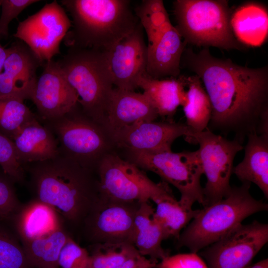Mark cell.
Here are the masks:
<instances>
[{
    "label": "cell",
    "instance_id": "obj_21",
    "mask_svg": "<svg viewBox=\"0 0 268 268\" xmlns=\"http://www.w3.org/2000/svg\"><path fill=\"white\" fill-rule=\"evenodd\" d=\"M12 218L21 242L39 238L63 228L62 218L56 210L35 199L22 205Z\"/></svg>",
    "mask_w": 268,
    "mask_h": 268
},
{
    "label": "cell",
    "instance_id": "obj_2",
    "mask_svg": "<svg viewBox=\"0 0 268 268\" xmlns=\"http://www.w3.org/2000/svg\"><path fill=\"white\" fill-rule=\"evenodd\" d=\"M34 199L53 207L63 219H85L99 198L94 171L60 152L56 157L24 166Z\"/></svg>",
    "mask_w": 268,
    "mask_h": 268
},
{
    "label": "cell",
    "instance_id": "obj_20",
    "mask_svg": "<svg viewBox=\"0 0 268 268\" xmlns=\"http://www.w3.org/2000/svg\"><path fill=\"white\" fill-rule=\"evenodd\" d=\"M174 26L155 43L147 47L146 75L156 79L178 77L186 45Z\"/></svg>",
    "mask_w": 268,
    "mask_h": 268
},
{
    "label": "cell",
    "instance_id": "obj_29",
    "mask_svg": "<svg viewBox=\"0 0 268 268\" xmlns=\"http://www.w3.org/2000/svg\"><path fill=\"white\" fill-rule=\"evenodd\" d=\"M135 12L145 31L148 42L147 46L157 42L173 26L162 0H142Z\"/></svg>",
    "mask_w": 268,
    "mask_h": 268
},
{
    "label": "cell",
    "instance_id": "obj_5",
    "mask_svg": "<svg viewBox=\"0 0 268 268\" xmlns=\"http://www.w3.org/2000/svg\"><path fill=\"white\" fill-rule=\"evenodd\" d=\"M57 63L76 92L83 112L105 127L106 110L114 88L105 52L70 47Z\"/></svg>",
    "mask_w": 268,
    "mask_h": 268
},
{
    "label": "cell",
    "instance_id": "obj_37",
    "mask_svg": "<svg viewBox=\"0 0 268 268\" xmlns=\"http://www.w3.org/2000/svg\"><path fill=\"white\" fill-rule=\"evenodd\" d=\"M155 268H208L197 253L168 256L158 262Z\"/></svg>",
    "mask_w": 268,
    "mask_h": 268
},
{
    "label": "cell",
    "instance_id": "obj_11",
    "mask_svg": "<svg viewBox=\"0 0 268 268\" xmlns=\"http://www.w3.org/2000/svg\"><path fill=\"white\" fill-rule=\"evenodd\" d=\"M71 26L56 0L19 23L14 37L24 43L43 63L60 53V45Z\"/></svg>",
    "mask_w": 268,
    "mask_h": 268
},
{
    "label": "cell",
    "instance_id": "obj_12",
    "mask_svg": "<svg viewBox=\"0 0 268 268\" xmlns=\"http://www.w3.org/2000/svg\"><path fill=\"white\" fill-rule=\"evenodd\" d=\"M268 241V225L257 220L241 224L204 248L208 268H246Z\"/></svg>",
    "mask_w": 268,
    "mask_h": 268
},
{
    "label": "cell",
    "instance_id": "obj_7",
    "mask_svg": "<svg viewBox=\"0 0 268 268\" xmlns=\"http://www.w3.org/2000/svg\"><path fill=\"white\" fill-rule=\"evenodd\" d=\"M41 123L55 135L61 153L94 172L115 146L106 128L88 116L78 103L64 116Z\"/></svg>",
    "mask_w": 268,
    "mask_h": 268
},
{
    "label": "cell",
    "instance_id": "obj_26",
    "mask_svg": "<svg viewBox=\"0 0 268 268\" xmlns=\"http://www.w3.org/2000/svg\"><path fill=\"white\" fill-rule=\"evenodd\" d=\"M186 101L182 106L186 125L191 132H200L208 127L211 116L210 102L200 78L186 77Z\"/></svg>",
    "mask_w": 268,
    "mask_h": 268
},
{
    "label": "cell",
    "instance_id": "obj_17",
    "mask_svg": "<svg viewBox=\"0 0 268 268\" xmlns=\"http://www.w3.org/2000/svg\"><path fill=\"white\" fill-rule=\"evenodd\" d=\"M3 71L0 73V96L22 101L30 99L42 63L23 42L16 41L6 49Z\"/></svg>",
    "mask_w": 268,
    "mask_h": 268
},
{
    "label": "cell",
    "instance_id": "obj_34",
    "mask_svg": "<svg viewBox=\"0 0 268 268\" xmlns=\"http://www.w3.org/2000/svg\"><path fill=\"white\" fill-rule=\"evenodd\" d=\"M90 256L87 251L70 237L63 247L58 260L61 268H89Z\"/></svg>",
    "mask_w": 268,
    "mask_h": 268
},
{
    "label": "cell",
    "instance_id": "obj_15",
    "mask_svg": "<svg viewBox=\"0 0 268 268\" xmlns=\"http://www.w3.org/2000/svg\"><path fill=\"white\" fill-rule=\"evenodd\" d=\"M139 204L108 201L99 198L85 218L91 238L98 243H132L134 220Z\"/></svg>",
    "mask_w": 268,
    "mask_h": 268
},
{
    "label": "cell",
    "instance_id": "obj_4",
    "mask_svg": "<svg viewBox=\"0 0 268 268\" xmlns=\"http://www.w3.org/2000/svg\"><path fill=\"white\" fill-rule=\"evenodd\" d=\"M251 184L243 182L232 187L224 198L199 209L180 234L177 247L197 253L226 236L248 216L267 210L268 204L250 194Z\"/></svg>",
    "mask_w": 268,
    "mask_h": 268
},
{
    "label": "cell",
    "instance_id": "obj_36",
    "mask_svg": "<svg viewBox=\"0 0 268 268\" xmlns=\"http://www.w3.org/2000/svg\"><path fill=\"white\" fill-rule=\"evenodd\" d=\"M1 13L0 17V37L8 34L9 23L27 7L39 1L36 0H0Z\"/></svg>",
    "mask_w": 268,
    "mask_h": 268
},
{
    "label": "cell",
    "instance_id": "obj_33",
    "mask_svg": "<svg viewBox=\"0 0 268 268\" xmlns=\"http://www.w3.org/2000/svg\"><path fill=\"white\" fill-rule=\"evenodd\" d=\"M0 166L14 182L23 184L25 170L18 161L13 141L0 132Z\"/></svg>",
    "mask_w": 268,
    "mask_h": 268
},
{
    "label": "cell",
    "instance_id": "obj_9",
    "mask_svg": "<svg viewBox=\"0 0 268 268\" xmlns=\"http://www.w3.org/2000/svg\"><path fill=\"white\" fill-rule=\"evenodd\" d=\"M127 158L140 169L158 175L181 194L179 202L192 208L198 202L204 205L201 178L203 174L198 150L173 152L172 150L144 152L127 150Z\"/></svg>",
    "mask_w": 268,
    "mask_h": 268
},
{
    "label": "cell",
    "instance_id": "obj_31",
    "mask_svg": "<svg viewBox=\"0 0 268 268\" xmlns=\"http://www.w3.org/2000/svg\"><path fill=\"white\" fill-rule=\"evenodd\" d=\"M139 254L130 242H103L96 244L90 256L89 268H117Z\"/></svg>",
    "mask_w": 268,
    "mask_h": 268
},
{
    "label": "cell",
    "instance_id": "obj_14",
    "mask_svg": "<svg viewBox=\"0 0 268 268\" xmlns=\"http://www.w3.org/2000/svg\"><path fill=\"white\" fill-rule=\"evenodd\" d=\"M105 53L115 88L134 91L139 77L146 74L147 47L141 24Z\"/></svg>",
    "mask_w": 268,
    "mask_h": 268
},
{
    "label": "cell",
    "instance_id": "obj_22",
    "mask_svg": "<svg viewBox=\"0 0 268 268\" xmlns=\"http://www.w3.org/2000/svg\"><path fill=\"white\" fill-rule=\"evenodd\" d=\"M242 161L233 168L234 173L242 183L257 185L268 198V134H253L247 136Z\"/></svg>",
    "mask_w": 268,
    "mask_h": 268
},
{
    "label": "cell",
    "instance_id": "obj_6",
    "mask_svg": "<svg viewBox=\"0 0 268 268\" xmlns=\"http://www.w3.org/2000/svg\"><path fill=\"white\" fill-rule=\"evenodd\" d=\"M175 27L184 42L225 50L243 49L230 25L232 11L226 0H176Z\"/></svg>",
    "mask_w": 268,
    "mask_h": 268
},
{
    "label": "cell",
    "instance_id": "obj_30",
    "mask_svg": "<svg viewBox=\"0 0 268 268\" xmlns=\"http://www.w3.org/2000/svg\"><path fill=\"white\" fill-rule=\"evenodd\" d=\"M36 117L23 101L13 97L0 96V132L10 139Z\"/></svg>",
    "mask_w": 268,
    "mask_h": 268
},
{
    "label": "cell",
    "instance_id": "obj_16",
    "mask_svg": "<svg viewBox=\"0 0 268 268\" xmlns=\"http://www.w3.org/2000/svg\"><path fill=\"white\" fill-rule=\"evenodd\" d=\"M184 123L143 121L113 134L115 146L127 150L158 152L171 150L173 142L189 132Z\"/></svg>",
    "mask_w": 268,
    "mask_h": 268
},
{
    "label": "cell",
    "instance_id": "obj_35",
    "mask_svg": "<svg viewBox=\"0 0 268 268\" xmlns=\"http://www.w3.org/2000/svg\"><path fill=\"white\" fill-rule=\"evenodd\" d=\"M14 182L4 172L0 173V218H13L21 207L15 193Z\"/></svg>",
    "mask_w": 268,
    "mask_h": 268
},
{
    "label": "cell",
    "instance_id": "obj_23",
    "mask_svg": "<svg viewBox=\"0 0 268 268\" xmlns=\"http://www.w3.org/2000/svg\"><path fill=\"white\" fill-rule=\"evenodd\" d=\"M230 25L235 39L242 45L259 47L267 40L268 13L258 2H247L232 13Z\"/></svg>",
    "mask_w": 268,
    "mask_h": 268
},
{
    "label": "cell",
    "instance_id": "obj_10",
    "mask_svg": "<svg viewBox=\"0 0 268 268\" xmlns=\"http://www.w3.org/2000/svg\"><path fill=\"white\" fill-rule=\"evenodd\" d=\"M185 138L188 142L199 145L197 150L206 178L203 188V206L224 198L232 188L230 180L233 173L234 160L244 146L236 140L228 139L208 129L190 132Z\"/></svg>",
    "mask_w": 268,
    "mask_h": 268
},
{
    "label": "cell",
    "instance_id": "obj_42",
    "mask_svg": "<svg viewBox=\"0 0 268 268\" xmlns=\"http://www.w3.org/2000/svg\"></svg>",
    "mask_w": 268,
    "mask_h": 268
},
{
    "label": "cell",
    "instance_id": "obj_1",
    "mask_svg": "<svg viewBox=\"0 0 268 268\" xmlns=\"http://www.w3.org/2000/svg\"><path fill=\"white\" fill-rule=\"evenodd\" d=\"M201 79L211 116L207 129L242 144L251 134H268V69L250 68L213 57L208 47L184 50L181 62Z\"/></svg>",
    "mask_w": 268,
    "mask_h": 268
},
{
    "label": "cell",
    "instance_id": "obj_3",
    "mask_svg": "<svg viewBox=\"0 0 268 268\" xmlns=\"http://www.w3.org/2000/svg\"><path fill=\"white\" fill-rule=\"evenodd\" d=\"M72 29L65 36L70 47L106 52L137 26L127 0H63Z\"/></svg>",
    "mask_w": 268,
    "mask_h": 268
},
{
    "label": "cell",
    "instance_id": "obj_28",
    "mask_svg": "<svg viewBox=\"0 0 268 268\" xmlns=\"http://www.w3.org/2000/svg\"><path fill=\"white\" fill-rule=\"evenodd\" d=\"M153 217L162 228L166 239L177 238L197 214L199 209L194 210L182 205L173 196L157 201Z\"/></svg>",
    "mask_w": 268,
    "mask_h": 268
},
{
    "label": "cell",
    "instance_id": "obj_38",
    "mask_svg": "<svg viewBox=\"0 0 268 268\" xmlns=\"http://www.w3.org/2000/svg\"><path fill=\"white\" fill-rule=\"evenodd\" d=\"M246 268H268V259H265Z\"/></svg>",
    "mask_w": 268,
    "mask_h": 268
},
{
    "label": "cell",
    "instance_id": "obj_18",
    "mask_svg": "<svg viewBox=\"0 0 268 268\" xmlns=\"http://www.w3.org/2000/svg\"><path fill=\"white\" fill-rule=\"evenodd\" d=\"M158 114L143 94L114 88L106 110L105 127L110 135L143 121H154Z\"/></svg>",
    "mask_w": 268,
    "mask_h": 268
},
{
    "label": "cell",
    "instance_id": "obj_39",
    "mask_svg": "<svg viewBox=\"0 0 268 268\" xmlns=\"http://www.w3.org/2000/svg\"><path fill=\"white\" fill-rule=\"evenodd\" d=\"M6 54V49L0 44V73L3 69V66L5 59Z\"/></svg>",
    "mask_w": 268,
    "mask_h": 268
},
{
    "label": "cell",
    "instance_id": "obj_13",
    "mask_svg": "<svg viewBox=\"0 0 268 268\" xmlns=\"http://www.w3.org/2000/svg\"><path fill=\"white\" fill-rule=\"evenodd\" d=\"M30 100L35 104L37 118L41 122L58 119L78 103V96L69 84L57 62H45Z\"/></svg>",
    "mask_w": 268,
    "mask_h": 268
},
{
    "label": "cell",
    "instance_id": "obj_27",
    "mask_svg": "<svg viewBox=\"0 0 268 268\" xmlns=\"http://www.w3.org/2000/svg\"><path fill=\"white\" fill-rule=\"evenodd\" d=\"M69 237L62 228L48 235L21 242L29 267H59L60 253Z\"/></svg>",
    "mask_w": 268,
    "mask_h": 268
},
{
    "label": "cell",
    "instance_id": "obj_40",
    "mask_svg": "<svg viewBox=\"0 0 268 268\" xmlns=\"http://www.w3.org/2000/svg\"><path fill=\"white\" fill-rule=\"evenodd\" d=\"M158 262V261L148 259L145 263L137 268H155Z\"/></svg>",
    "mask_w": 268,
    "mask_h": 268
},
{
    "label": "cell",
    "instance_id": "obj_32",
    "mask_svg": "<svg viewBox=\"0 0 268 268\" xmlns=\"http://www.w3.org/2000/svg\"><path fill=\"white\" fill-rule=\"evenodd\" d=\"M23 249L16 237L0 228V268H29Z\"/></svg>",
    "mask_w": 268,
    "mask_h": 268
},
{
    "label": "cell",
    "instance_id": "obj_8",
    "mask_svg": "<svg viewBox=\"0 0 268 268\" xmlns=\"http://www.w3.org/2000/svg\"><path fill=\"white\" fill-rule=\"evenodd\" d=\"M99 198L121 202L158 201L173 196L168 184L156 183L137 166L115 152L105 155L99 163Z\"/></svg>",
    "mask_w": 268,
    "mask_h": 268
},
{
    "label": "cell",
    "instance_id": "obj_41",
    "mask_svg": "<svg viewBox=\"0 0 268 268\" xmlns=\"http://www.w3.org/2000/svg\"><path fill=\"white\" fill-rule=\"evenodd\" d=\"M59 268V267H54V268Z\"/></svg>",
    "mask_w": 268,
    "mask_h": 268
},
{
    "label": "cell",
    "instance_id": "obj_19",
    "mask_svg": "<svg viewBox=\"0 0 268 268\" xmlns=\"http://www.w3.org/2000/svg\"><path fill=\"white\" fill-rule=\"evenodd\" d=\"M12 140L18 161L23 168L28 164L52 159L60 153L55 135L37 117L27 123Z\"/></svg>",
    "mask_w": 268,
    "mask_h": 268
},
{
    "label": "cell",
    "instance_id": "obj_24",
    "mask_svg": "<svg viewBox=\"0 0 268 268\" xmlns=\"http://www.w3.org/2000/svg\"><path fill=\"white\" fill-rule=\"evenodd\" d=\"M168 79H153L145 74L137 81V87L143 90L159 116L171 117L186 101V77Z\"/></svg>",
    "mask_w": 268,
    "mask_h": 268
},
{
    "label": "cell",
    "instance_id": "obj_25",
    "mask_svg": "<svg viewBox=\"0 0 268 268\" xmlns=\"http://www.w3.org/2000/svg\"><path fill=\"white\" fill-rule=\"evenodd\" d=\"M154 209L149 201L140 203L134 220L132 243L140 255L158 261L169 254L161 246L166 237L153 217Z\"/></svg>",
    "mask_w": 268,
    "mask_h": 268
}]
</instances>
